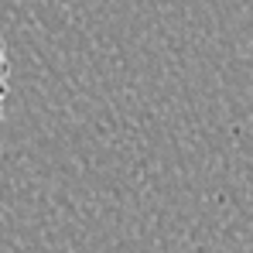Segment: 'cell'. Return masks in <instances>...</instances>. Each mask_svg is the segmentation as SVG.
Listing matches in <instances>:
<instances>
[{"mask_svg": "<svg viewBox=\"0 0 253 253\" xmlns=\"http://www.w3.org/2000/svg\"><path fill=\"white\" fill-rule=\"evenodd\" d=\"M7 85H10V62H7V48L0 42V120H3V99H7Z\"/></svg>", "mask_w": 253, "mask_h": 253, "instance_id": "1", "label": "cell"}]
</instances>
